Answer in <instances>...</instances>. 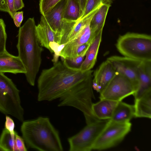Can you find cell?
Here are the masks:
<instances>
[{"label":"cell","mask_w":151,"mask_h":151,"mask_svg":"<svg viewBox=\"0 0 151 151\" xmlns=\"http://www.w3.org/2000/svg\"><path fill=\"white\" fill-rule=\"evenodd\" d=\"M43 69L37 80V99L51 101L59 99V107H74L83 113L86 124L99 120L92 109L95 99L92 87L93 70L83 72L65 59Z\"/></svg>","instance_id":"1"},{"label":"cell","mask_w":151,"mask_h":151,"mask_svg":"<svg viewBox=\"0 0 151 151\" xmlns=\"http://www.w3.org/2000/svg\"><path fill=\"white\" fill-rule=\"evenodd\" d=\"M34 18H29L20 27L17 45L18 56L24 65L26 80L31 86L35 85L37 75L41 64L42 48L40 46L36 35Z\"/></svg>","instance_id":"2"},{"label":"cell","mask_w":151,"mask_h":151,"mask_svg":"<svg viewBox=\"0 0 151 151\" xmlns=\"http://www.w3.org/2000/svg\"><path fill=\"white\" fill-rule=\"evenodd\" d=\"M23 138L29 148L40 151H63L58 131L49 118L39 116L23 121L21 127Z\"/></svg>","instance_id":"3"},{"label":"cell","mask_w":151,"mask_h":151,"mask_svg":"<svg viewBox=\"0 0 151 151\" xmlns=\"http://www.w3.org/2000/svg\"><path fill=\"white\" fill-rule=\"evenodd\" d=\"M116 47L124 57L141 61L151 60L150 35L127 32L119 37Z\"/></svg>","instance_id":"4"},{"label":"cell","mask_w":151,"mask_h":151,"mask_svg":"<svg viewBox=\"0 0 151 151\" xmlns=\"http://www.w3.org/2000/svg\"><path fill=\"white\" fill-rule=\"evenodd\" d=\"M0 111L24 121V110L21 105L19 91L11 79L1 72Z\"/></svg>","instance_id":"5"},{"label":"cell","mask_w":151,"mask_h":151,"mask_svg":"<svg viewBox=\"0 0 151 151\" xmlns=\"http://www.w3.org/2000/svg\"><path fill=\"white\" fill-rule=\"evenodd\" d=\"M109 119L100 120L87 124L78 133L68 138L69 151H90Z\"/></svg>","instance_id":"6"},{"label":"cell","mask_w":151,"mask_h":151,"mask_svg":"<svg viewBox=\"0 0 151 151\" xmlns=\"http://www.w3.org/2000/svg\"><path fill=\"white\" fill-rule=\"evenodd\" d=\"M131 127L130 122L116 123L110 119L97 139L93 150H102L116 146L130 132Z\"/></svg>","instance_id":"7"},{"label":"cell","mask_w":151,"mask_h":151,"mask_svg":"<svg viewBox=\"0 0 151 151\" xmlns=\"http://www.w3.org/2000/svg\"><path fill=\"white\" fill-rule=\"evenodd\" d=\"M135 91L129 80L116 72L105 88L100 93V99H105L119 101L131 95Z\"/></svg>","instance_id":"8"},{"label":"cell","mask_w":151,"mask_h":151,"mask_svg":"<svg viewBox=\"0 0 151 151\" xmlns=\"http://www.w3.org/2000/svg\"><path fill=\"white\" fill-rule=\"evenodd\" d=\"M107 59L111 63L117 73L129 80L135 92L138 86L139 68L142 61L118 56H112Z\"/></svg>","instance_id":"9"},{"label":"cell","mask_w":151,"mask_h":151,"mask_svg":"<svg viewBox=\"0 0 151 151\" xmlns=\"http://www.w3.org/2000/svg\"><path fill=\"white\" fill-rule=\"evenodd\" d=\"M116 72L111 63L107 59L103 62L93 73V89L101 92L111 81Z\"/></svg>","instance_id":"10"},{"label":"cell","mask_w":151,"mask_h":151,"mask_svg":"<svg viewBox=\"0 0 151 151\" xmlns=\"http://www.w3.org/2000/svg\"><path fill=\"white\" fill-rule=\"evenodd\" d=\"M89 23L90 22L76 37L65 44L60 55L61 59L70 60L78 47L85 43L91 44L96 37L91 32Z\"/></svg>","instance_id":"11"},{"label":"cell","mask_w":151,"mask_h":151,"mask_svg":"<svg viewBox=\"0 0 151 151\" xmlns=\"http://www.w3.org/2000/svg\"><path fill=\"white\" fill-rule=\"evenodd\" d=\"M67 1L61 0L43 15L52 30L58 36L59 40L64 25L63 14Z\"/></svg>","instance_id":"12"},{"label":"cell","mask_w":151,"mask_h":151,"mask_svg":"<svg viewBox=\"0 0 151 151\" xmlns=\"http://www.w3.org/2000/svg\"><path fill=\"white\" fill-rule=\"evenodd\" d=\"M138 74V87L133 95L134 100L151 91V60L142 61Z\"/></svg>","instance_id":"13"},{"label":"cell","mask_w":151,"mask_h":151,"mask_svg":"<svg viewBox=\"0 0 151 151\" xmlns=\"http://www.w3.org/2000/svg\"><path fill=\"white\" fill-rule=\"evenodd\" d=\"M36 35L40 45L47 48L51 53H53L49 47V43L54 41L58 43L59 38L52 30L43 15L41 17L40 24L36 26Z\"/></svg>","instance_id":"14"},{"label":"cell","mask_w":151,"mask_h":151,"mask_svg":"<svg viewBox=\"0 0 151 151\" xmlns=\"http://www.w3.org/2000/svg\"><path fill=\"white\" fill-rule=\"evenodd\" d=\"M0 72L25 74L26 70L19 57L10 54L6 50L0 53Z\"/></svg>","instance_id":"15"},{"label":"cell","mask_w":151,"mask_h":151,"mask_svg":"<svg viewBox=\"0 0 151 151\" xmlns=\"http://www.w3.org/2000/svg\"><path fill=\"white\" fill-rule=\"evenodd\" d=\"M119 102L101 99L97 103H93L92 111L95 117L99 120L110 119Z\"/></svg>","instance_id":"16"},{"label":"cell","mask_w":151,"mask_h":151,"mask_svg":"<svg viewBox=\"0 0 151 151\" xmlns=\"http://www.w3.org/2000/svg\"><path fill=\"white\" fill-rule=\"evenodd\" d=\"M102 31L101 30L98 34L91 43L85 55L86 57L79 68L82 71L91 70L95 65L101 40Z\"/></svg>","instance_id":"17"},{"label":"cell","mask_w":151,"mask_h":151,"mask_svg":"<svg viewBox=\"0 0 151 151\" xmlns=\"http://www.w3.org/2000/svg\"><path fill=\"white\" fill-rule=\"evenodd\" d=\"M134 105L128 104L122 101L118 102L110 120L113 122L124 123L130 122L134 117Z\"/></svg>","instance_id":"18"},{"label":"cell","mask_w":151,"mask_h":151,"mask_svg":"<svg viewBox=\"0 0 151 151\" xmlns=\"http://www.w3.org/2000/svg\"><path fill=\"white\" fill-rule=\"evenodd\" d=\"M135 118H151V91L134 100Z\"/></svg>","instance_id":"19"},{"label":"cell","mask_w":151,"mask_h":151,"mask_svg":"<svg viewBox=\"0 0 151 151\" xmlns=\"http://www.w3.org/2000/svg\"><path fill=\"white\" fill-rule=\"evenodd\" d=\"M111 6V5L109 4H102L92 17L89 25L91 32L95 37L103 30L106 17Z\"/></svg>","instance_id":"20"},{"label":"cell","mask_w":151,"mask_h":151,"mask_svg":"<svg viewBox=\"0 0 151 151\" xmlns=\"http://www.w3.org/2000/svg\"><path fill=\"white\" fill-rule=\"evenodd\" d=\"M79 4L76 0H68L64 11L63 19L71 21H77L81 17Z\"/></svg>","instance_id":"21"},{"label":"cell","mask_w":151,"mask_h":151,"mask_svg":"<svg viewBox=\"0 0 151 151\" xmlns=\"http://www.w3.org/2000/svg\"><path fill=\"white\" fill-rule=\"evenodd\" d=\"M0 145L6 151H18L16 146L15 137L12 136L5 128L3 130L0 137Z\"/></svg>","instance_id":"22"},{"label":"cell","mask_w":151,"mask_h":151,"mask_svg":"<svg viewBox=\"0 0 151 151\" xmlns=\"http://www.w3.org/2000/svg\"><path fill=\"white\" fill-rule=\"evenodd\" d=\"M114 0H88L83 15L81 18L78 20L81 19L88 15L102 4H107L111 5Z\"/></svg>","instance_id":"23"},{"label":"cell","mask_w":151,"mask_h":151,"mask_svg":"<svg viewBox=\"0 0 151 151\" xmlns=\"http://www.w3.org/2000/svg\"><path fill=\"white\" fill-rule=\"evenodd\" d=\"M61 0H40L39 7L41 14L44 15Z\"/></svg>","instance_id":"24"},{"label":"cell","mask_w":151,"mask_h":151,"mask_svg":"<svg viewBox=\"0 0 151 151\" xmlns=\"http://www.w3.org/2000/svg\"><path fill=\"white\" fill-rule=\"evenodd\" d=\"M7 37L5 24L3 20L0 19V53L6 50Z\"/></svg>","instance_id":"25"},{"label":"cell","mask_w":151,"mask_h":151,"mask_svg":"<svg viewBox=\"0 0 151 151\" xmlns=\"http://www.w3.org/2000/svg\"><path fill=\"white\" fill-rule=\"evenodd\" d=\"M65 44L59 45L55 42H50L49 46L53 53H54L53 58L52 60L53 64L58 61V58L62 50L64 47Z\"/></svg>","instance_id":"26"},{"label":"cell","mask_w":151,"mask_h":151,"mask_svg":"<svg viewBox=\"0 0 151 151\" xmlns=\"http://www.w3.org/2000/svg\"><path fill=\"white\" fill-rule=\"evenodd\" d=\"M90 45L91 44L85 43L78 47L73 53L70 60L81 55H85Z\"/></svg>","instance_id":"27"},{"label":"cell","mask_w":151,"mask_h":151,"mask_svg":"<svg viewBox=\"0 0 151 151\" xmlns=\"http://www.w3.org/2000/svg\"><path fill=\"white\" fill-rule=\"evenodd\" d=\"M15 138L16 146L18 151H27V150L25 147L23 139L19 135L15 132Z\"/></svg>","instance_id":"28"},{"label":"cell","mask_w":151,"mask_h":151,"mask_svg":"<svg viewBox=\"0 0 151 151\" xmlns=\"http://www.w3.org/2000/svg\"><path fill=\"white\" fill-rule=\"evenodd\" d=\"M14 126V123L13 120L10 117L6 116L5 128L7 129L10 132L11 135L14 137H15Z\"/></svg>","instance_id":"29"},{"label":"cell","mask_w":151,"mask_h":151,"mask_svg":"<svg viewBox=\"0 0 151 151\" xmlns=\"http://www.w3.org/2000/svg\"><path fill=\"white\" fill-rule=\"evenodd\" d=\"M85 56L84 55H81L70 60H66L68 63H70L71 66L79 68L84 60Z\"/></svg>","instance_id":"30"},{"label":"cell","mask_w":151,"mask_h":151,"mask_svg":"<svg viewBox=\"0 0 151 151\" xmlns=\"http://www.w3.org/2000/svg\"><path fill=\"white\" fill-rule=\"evenodd\" d=\"M23 11L16 12L14 14L13 19L15 26L18 27H20L23 19Z\"/></svg>","instance_id":"31"},{"label":"cell","mask_w":151,"mask_h":151,"mask_svg":"<svg viewBox=\"0 0 151 151\" xmlns=\"http://www.w3.org/2000/svg\"><path fill=\"white\" fill-rule=\"evenodd\" d=\"M8 10V13L13 19L14 14L16 12L14 7V0H6Z\"/></svg>","instance_id":"32"},{"label":"cell","mask_w":151,"mask_h":151,"mask_svg":"<svg viewBox=\"0 0 151 151\" xmlns=\"http://www.w3.org/2000/svg\"><path fill=\"white\" fill-rule=\"evenodd\" d=\"M14 7L15 10L16 12L22 9L24 7L22 0H14Z\"/></svg>","instance_id":"33"},{"label":"cell","mask_w":151,"mask_h":151,"mask_svg":"<svg viewBox=\"0 0 151 151\" xmlns=\"http://www.w3.org/2000/svg\"><path fill=\"white\" fill-rule=\"evenodd\" d=\"M78 3L80 9L81 17L85 10L88 0H76Z\"/></svg>","instance_id":"34"},{"label":"cell","mask_w":151,"mask_h":151,"mask_svg":"<svg viewBox=\"0 0 151 151\" xmlns=\"http://www.w3.org/2000/svg\"><path fill=\"white\" fill-rule=\"evenodd\" d=\"M0 11L8 13L6 0H0Z\"/></svg>","instance_id":"35"},{"label":"cell","mask_w":151,"mask_h":151,"mask_svg":"<svg viewBox=\"0 0 151 151\" xmlns=\"http://www.w3.org/2000/svg\"><path fill=\"white\" fill-rule=\"evenodd\" d=\"M0 151H6V149H5L3 147L0 145Z\"/></svg>","instance_id":"36"}]
</instances>
